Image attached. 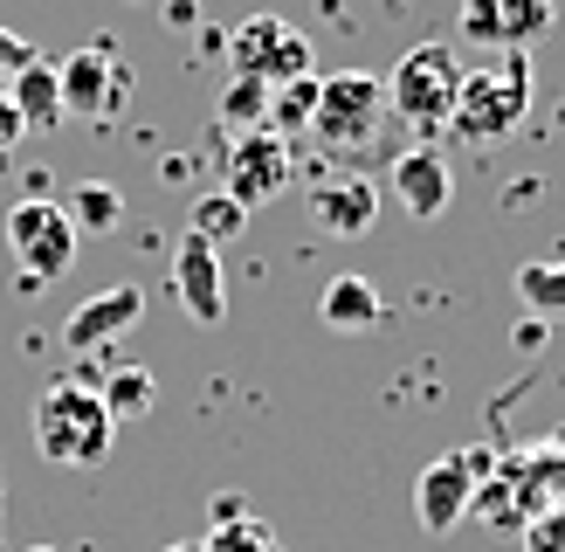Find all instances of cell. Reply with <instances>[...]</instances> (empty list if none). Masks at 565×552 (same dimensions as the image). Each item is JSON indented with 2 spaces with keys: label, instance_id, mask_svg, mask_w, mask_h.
Masks as SVG:
<instances>
[{
  "label": "cell",
  "instance_id": "obj_1",
  "mask_svg": "<svg viewBox=\"0 0 565 552\" xmlns=\"http://www.w3.org/2000/svg\"><path fill=\"white\" fill-rule=\"evenodd\" d=\"M524 110H531V55L497 49L483 70H462L448 131L469 138V146H497V138H511L524 125Z\"/></svg>",
  "mask_w": 565,
  "mask_h": 552
},
{
  "label": "cell",
  "instance_id": "obj_2",
  "mask_svg": "<svg viewBox=\"0 0 565 552\" xmlns=\"http://www.w3.org/2000/svg\"><path fill=\"white\" fill-rule=\"evenodd\" d=\"M118 442V422L104 414L90 380H55L49 394L35 401V449L55 469H97Z\"/></svg>",
  "mask_w": 565,
  "mask_h": 552
},
{
  "label": "cell",
  "instance_id": "obj_3",
  "mask_svg": "<svg viewBox=\"0 0 565 552\" xmlns=\"http://www.w3.org/2000/svg\"><path fill=\"white\" fill-rule=\"evenodd\" d=\"M456 83H462L456 49H448V42H414L401 63H393V76H386V110L407 131L435 138L448 125V110H456Z\"/></svg>",
  "mask_w": 565,
  "mask_h": 552
},
{
  "label": "cell",
  "instance_id": "obj_4",
  "mask_svg": "<svg viewBox=\"0 0 565 552\" xmlns=\"http://www.w3.org/2000/svg\"><path fill=\"white\" fill-rule=\"evenodd\" d=\"M386 76L373 70H338L318 76V110H310V138L324 152H365L386 131Z\"/></svg>",
  "mask_w": 565,
  "mask_h": 552
},
{
  "label": "cell",
  "instance_id": "obj_5",
  "mask_svg": "<svg viewBox=\"0 0 565 552\" xmlns=\"http://www.w3.org/2000/svg\"><path fill=\"white\" fill-rule=\"evenodd\" d=\"M8 248H14V263H21V290H49L55 276H63L70 263H76V221H70V208L63 201H21V208H8Z\"/></svg>",
  "mask_w": 565,
  "mask_h": 552
},
{
  "label": "cell",
  "instance_id": "obj_6",
  "mask_svg": "<svg viewBox=\"0 0 565 552\" xmlns=\"http://www.w3.org/2000/svg\"><path fill=\"white\" fill-rule=\"evenodd\" d=\"M235 76H256V83H290V76H310V35L290 28L282 14H248L242 28H228V42H221Z\"/></svg>",
  "mask_w": 565,
  "mask_h": 552
},
{
  "label": "cell",
  "instance_id": "obj_7",
  "mask_svg": "<svg viewBox=\"0 0 565 552\" xmlns=\"http://www.w3.org/2000/svg\"><path fill=\"white\" fill-rule=\"evenodd\" d=\"M497 469V449H456V456H435L428 469L414 477V518L420 532H456L469 518V497Z\"/></svg>",
  "mask_w": 565,
  "mask_h": 552
},
{
  "label": "cell",
  "instance_id": "obj_8",
  "mask_svg": "<svg viewBox=\"0 0 565 552\" xmlns=\"http://www.w3.org/2000/svg\"><path fill=\"white\" fill-rule=\"evenodd\" d=\"M290 180H297L290 138H276V131H235L228 159H221V193H228V201H242L248 214H256V208H269Z\"/></svg>",
  "mask_w": 565,
  "mask_h": 552
},
{
  "label": "cell",
  "instance_id": "obj_9",
  "mask_svg": "<svg viewBox=\"0 0 565 552\" xmlns=\"http://www.w3.org/2000/svg\"><path fill=\"white\" fill-rule=\"evenodd\" d=\"M55 83H63V118H110L131 97V70H125L118 42L76 49L70 63H55Z\"/></svg>",
  "mask_w": 565,
  "mask_h": 552
},
{
  "label": "cell",
  "instance_id": "obj_10",
  "mask_svg": "<svg viewBox=\"0 0 565 552\" xmlns=\"http://www.w3.org/2000/svg\"><path fill=\"white\" fill-rule=\"evenodd\" d=\"M558 28V8L552 0H462V14H456V35L469 49H531V42H545Z\"/></svg>",
  "mask_w": 565,
  "mask_h": 552
},
{
  "label": "cell",
  "instance_id": "obj_11",
  "mask_svg": "<svg viewBox=\"0 0 565 552\" xmlns=\"http://www.w3.org/2000/svg\"><path fill=\"white\" fill-rule=\"evenodd\" d=\"M173 297L193 325H221L228 318V276H221V248L201 235H180L173 248Z\"/></svg>",
  "mask_w": 565,
  "mask_h": 552
},
{
  "label": "cell",
  "instance_id": "obj_12",
  "mask_svg": "<svg viewBox=\"0 0 565 552\" xmlns=\"http://www.w3.org/2000/svg\"><path fill=\"white\" fill-rule=\"evenodd\" d=\"M138 318H146V290H138V284H110V290H97V297H83L76 311L63 318V346H70V352L118 346Z\"/></svg>",
  "mask_w": 565,
  "mask_h": 552
},
{
  "label": "cell",
  "instance_id": "obj_13",
  "mask_svg": "<svg viewBox=\"0 0 565 552\" xmlns=\"http://www.w3.org/2000/svg\"><path fill=\"white\" fill-rule=\"evenodd\" d=\"M393 201H401L414 221H441L448 201H456V166H448L435 146H407L393 159Z\"/></svg>",
  "mask_w": 565,
  "mask_h": 552
},
{
  "label": "cell",
  "instance_id": "obj_14",
  "mask_svg": "<svg viewBox=\"0 0 565 552\" xmlns=\"http://www.w3.org/2000/svg\"><path fill=\"white\" fill-rule=\"evenodd\" d=\"M310 221H318L324 235H338V242H359V235H373V221H380V187L365 180V173L324 180L318 193H310Z\"/></svg>",
  "mask_w": 565,
  "mask_h": 552
},
{
  "label": "cell",
  "instance_id": "obj_15",
  "mask_svg": "<svg viewBox=\"0 0 565 552\" xmlns=\"http://www.w3.org/2000/svg\"><path fill=\"white\" fill-rule=\"evenodd\" d=\"M380 318H386V304L373 290V276H359V269L331 276L318 290V325L338 331V339H365V331H380Z\"/></svg>",
  "mask_w": 565,
  "mask_h": 552
},
{
  "label": "cell",
  "instance_id": "obj_16",
  "mask_svg": "<svg viewBox=\"0 0 565 552\" xmlns=\"http://www.w3.org/2000/svg\"><path fill=\"white\" fill-rule=\"evenodd\" d=\"M8 104L21 110L28 131L63 125V83H55V63H49V55H28V63L8 76Z\"/></svg>",
  "mask_w": 565,
  "mask_h": 552
},
{
  "label": "cell",
  "instance_id": "obj_17",
  "mask_svg": "<svg viewBox=\"0 0 565 552\" xmlns=\"http://www.w3.org/2000/svg\"><path fill=\"white\" fill-rule=\"evenodd\" d=\"M518 297H524V318L565 325V248H552V256H531V263L518 269Z\"/></svg>",
  "mask_w": 565,
  "mask_h": 552
},
{
  "label": "cell",
  "instance_id": "obj_18",
  "mask_svg": "<svg viewBox=\"0 0 565 552\" xmlns=\"http://www.w3.org/2000/svg\"><path fill=\"white\" fill-rule=\"evenodd\" d=\"M90 386H97L110 422H138V414H152V401H159V380L146 367H118L110 380H90Z\"/></svg>",
  "mask_w": 565,
  "mask_h": 552
},
{
  "label": "cell",
  "instance_id": "obj_19",
  "mask_svg": "<svg viewBox=\"0 0 565 552\" xmlns=\"http://www.w3.org/2000/svg\"><path fill=\"white\" fill-rule=\"evenodd\" d=\"M310 110H318V76H290V83H276V91H269V118H263V131H276V138H303V131H310Z\"/></svg>",
  "mask_w": 565,
  "mask_h": 552
},
{
  "label": "cell",
  "instance_id": "obj_20",
  "mask_svg": "<svg viewBox=\"0 0 565 552\" xmlns=\"http://www.w3.org/2000/svg\"><path fill=\"white\" fill-rule=\"evenodd\" d=\"M70 221H76V235H110L125 221V193L110 180H83L70 193Z\"/></svg>",
  "mask_w": 565,
  "mask_h": 552
},
{
  "label": "cell",
  "instance_id": "obj_21",
  "mask_svg": "<svg viewBox=\"0 0 565 552\" xmlns=\"http://www.w3.org/2000/svg\"><path fill=\"white\" fill-rule=\"evenodd\" d=\"M248 229V208L242 201H228V193H201V201H193V214H186V235H201V242H235Z\"/></svg>",
  "mask_w": 565,
  "mask_h": 552
},
{
  "label": "cell",
  "instance_id": "obj_22",
  "mask_svg": "<svg viewBox=\"0 0 565 552\" xmlns=\"http://www.w3.org/2000/svg\"><path fill=\"white\" fill-rule=\"evenodd\" d=\"M263 118H269V83L228 76V91H221V125L228 131H263Z\"/></svg>",
  "mask_w": 565,
  "mask_h": 552
},
{
  "label": "cell",
  "instance_id": "obj_23",
  "mask_svg": "<svg viewBox=\"0 0 565 552\" xmlns=\"http://www.w3.org/2000/svg\"><path fill=\"white\" fill-rule=\"evenodd\" d=\"M201 552H276V532L248 511V518H235V524H214V532L201 539Z\"/></svg>",
  "mask_w": 565,
  "mask_h": 552
},
{
  "label": "cell",
  "instance_id": "obj_24",
  "mask_svg": "<svg viewBox=\"0 0 565 552\" xmlns=\"http://www.w3.org/2000/svg\"><path fill=\"white\" fill-rule=\"evenodd\" d=\"M518 532H524V552H565V511L552 505V511H539V518H524Z\"/></svg>",
  "mask_w": 565,
  "mask_h": 552
},
{
  "label": "cell",
  "instance_id": "obj_25",
  "mask_svg": "<svg viewBox=\"0 0 565 552\" xmlns=\"http://www.w3.org/2000/svg\"><path fill=\"white\" fill-rule=\"evenodd\" d=\"M21 138H28V125H21V110L8 104V83H0V159H8Z\"/></svg>",
  "mask_w": 565,
  "mask_h": 552
},
{
  "label": "cell",
  "instance_id": "obj_26",
  "mask_svg": "<svg viewBox=\"0 0 565 552\" xmlns=\"http://www.w3.org/2000/svg\"><path fill=\"white\" fill-rule=\"evenodd\" d=\"M28 55H35V42H21L14 28H0V83H8V76L28 63Z\"/></svg>",
  "mask_w": 565,
  "mask_h": 552
},
{
  "label": "cell",
  "instance_id": "obj_27",
  "mask_svg": "<svg viewBox=\"0 0 565 552\" xmlns=\"http://www.w3.org/2000/svg\"><path fill=\"white\" fill-rule=\"evenodd\" d=\"M539 477H545V505L565 511V449L558 456H539Z\"/></svg>",
  "mask_w": 565,
  "mask_h": 552
},
{
  "label": "cell",
  "instance_id": "obj_28",
  "mask_svg": "<svg viewBox=\"0 0 565 552\" xmlns=\"http://www.w3.org/2000/svg\"><path fill=\"white\" fill-rule=\"evenodd\" d=\"M207 518H214V524H235V518H248V505H242V490H221L214 505H207Z\"/></svg>",
  "mask_w": 565,
  "mask_h": 552
},
{
  "label": "cell",
  "instance_id": "obj_29",
  "mask_svg": "<svg viewBox=\"0 0 565 552\" xmlns=\"http://www.w3.org/2000/svg\"><path fill=\"white\" fill-rule=\"evenodd\" d=\"M159 14H166V28H193V21H201L193 0H159Z\"/></svg>",
  "mask_w": 565,
  "mask_h": 552
},
{
  "label": "cell",
  "instance_id": "obj_30",
  "mask_svg": "<svg viewBox=\"0 0 565 552\" xmlns=\"http://www.w3.org/2000/svg\"><path fill=\"white\" fill-rule=\"evenodd\" d=\"M518 346H524V352H539V346H545V325H539V318H524V325H518Z\"/></svg>",
  "mask_w": 565,
  "mask_h": 552
},
{
  "label": "cell",
  "instance_id": "obj_31",
  "mask_svg": "<svg viewBox=\"0 0 565 552\" xmlns=\"http://www.w3.org/2000/svg\"><path fill=\"white\" fill-rule=\"evenodd\" d=\"M166 552H201V539H180V545H166Z\"/></svg>",
  "mask_w": 565,
  "mask_h": 552
},
{
  "label": "cell",
  "instance_id": "obj_32",
  "mask_svg": "<svg viewBox=\"0 0 565 552\" xmlns=\"http://www.w3.org/2000/svg\"><path fill=\"white\" fill-rule=\"evenodd\" d=\"M28 552H55V545H28Z\"/></svg>",
  "mask_w": 565,
  "mask_h": 552
},
{
  "label": "cell",
  "instance_id": "obj_33",
  "mask_svg": "<svg viewBox=\"0 0 565 552\" xmlns=\"http://www.w3.org/2000/svg\"><path fill=\"white\" fill-rule=\"evenodd\" d=\"M0 490H8V477H0Z\"/></svg>",
  "mask_w": 565,
  "mask_h": 552
},
{
  "label": "cell",
  "instance_id": "obj_34",
  "mask_svg": "<svg viewBox=\"0 0 565 552\" xmlns=\"http://www.w3.org/2000/svg\"><path fill=\"white\" fill-rule=\"evenodd\" d=\"M138 8H146V0H138Z\"/></svg>",
  "mask_w": 565,
  "mask_h": 552
},
{
  "label": "cell",
  "instance_id": "obj_35",
  "mask_svg": "<svg viewBox=\"0 0 565 552\" xmlns=\"http://www.w3.org/2000/svg\"><path fill=\"white\" fill-rule=\"evenodd\" d=\"M276 552H282V545H276Z\"/></svg>",
  "mask_w": 565,
  "mask_h": 552
}]
</instances>
